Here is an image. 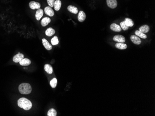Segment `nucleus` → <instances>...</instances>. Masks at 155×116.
I'll return each instance as SVG.
<instances>
[{"mask_svg": "<svg viewBox=\"0 0 155 116\" xmlns=\"http://www.w3.org/2000/svg\"><path fill=\"white\" fill-rule=\"evenodd\" d=\"M135 33L136 36H137L138 37H141L142 38H143V39H146L147 37V35L145 33H143L139 30L136 31Z\"/></svg>", "mask_w": 155, "mask_h": 116, "instance_id": "nucleus-22", "label": "nucleus"}, {"mask_svg": "<svg viewBox=\"0 0 155 116\" xmlns=\"http://www.w3.org/2000/svg\"><path fill=\"white\" fill-rule=\"evenodd\" d=\"M29 6L31 9H33V10H35V9H40L41 6L39 3L34 2V1H32L30 2L29 4Z\"/></svg>", "mask_w": 155, "mask_h": 116, "instance_id": "nucleus-5", "label": "nucleus"}, {"mask_svg": "<svg viewBox=\"0 0 155 116\" xmlns=\"http://www.w3.org/2000/svg\"><path fill=\"white\" fill-rule=\"evenodd\" d=\"M120 27H121V29H123V30H124V31H126L129 29V27L128 26H127L126 24H125L124 21L120 23Z\"/></svg>", "mask_w": 155, "mask_h": 116, "instance_id": "nucleus-26", "label": "nucleus"}, {"mask_svg": "<svg viewBox=\"0 0 155 116\" xmlns=\"http://www.w3.org/2000/svg\"><path fill=\"white\" fill-rule=\"evenodd\" d=\"M107 6L111 9H115L118 6L117 0H106Z\"/></svg>", "mask_w": 155, "mask_h": 116, "instance_id": "nucleus-3", "label": "nucleus"}, {"mask_svg": "<svg viewBox=\"0 0 155 116\" xmlns=\"http://www.w3.org/2000/svg\"><path fill=\"white\" fill-rule=\"evenodd\" d=\"M45 13L46 15L52 17L55 14V12L50 7H46L44 9Z\"/></svg>", "mask_w": 155, "mask_h": 116, "instance_id": "nucleus-8", "label": "nucleus"}, {"mask_svg": "<svg viewBox=\"0 0 155 116\" xmlns=\"http://www.w3.org/2000/svg\"><path fill=\"white\" fill-rule=\"evenodd\" d=\"M19 64L22 66H29L31 64V61L28 58H23L19 61Z\"/></svg>", "mask_w": 155, "mask_h": 116, "instance_id": "nucleus-12", "label": "nucleus"}, {"mask_svg": "<svg viewBox=\"0 0 155 116\" xmlns=\"http://www.w3.org/2000/svg\"><path fill=\"white\" fill-rule=\"evenodd\" d=\"M116 48L120 50H125L127 48L126 44L123 43H117L115 45Z\"/></svg>", "mask_w": 155, "mask_h": 116, "instance_id": "nucleus-20", "label": "nucleus"}, {"mask_svg": "<svg viewBox=\"0 0 155 116\" xmlns=\"http://www.w3.org/2000/svg\"><path fill=\"white\" fill-rule=\"evenodd\" d=\"M110 28L111 30L116 32H120L122 30L120 26L116 23H112L110 26Z\"/></svg>", "mask_w": 155, "mask_h": 116, "instance_id": "nucleus-9", "label": "nucleus"}, {"mask_svg": "<svg viewBox=\"0 0 155 116\" xmlns=\"http://www.w3.org/2000/svg\"><path fill=\"white\" fill-rule=\"evenodd\" d=\"M59 40H58V38L57 36H55L51 40V43L53 45H57L58 44H59Z\"/></svg>", "mask_w": 155, "mask_h": 116, "instance_id": "nucleus-25", "label": "nucleus"}, {"mask_svg": "<svg viewBox=\"0 0 155 116\" xmlns=\"http://www.w3.org/2000/svg\"><path fill=\"white\" fill-rule=\"evenodd\" d=\"M44 69L46 71V72L49 74H52L53 72L52 67L50 64H46L45 65Z\"/></svg>", "mask_w": 155, "mask_h": 116, "instance_id": "nucleus-15", "label": "nucleus"}, {"mask_svg": "<svg viewBox=\"0 0 155 116\" xmlns=\"http://www.w3.org/2000/svg\"><path fill=\"white\" fill-rule=\"evenodd\" d=\"M55 33V31L53 29L49 27L48 29H46V32H45V34L46 36L48 37H51L52 35H54Z\"/></svg>", "mask_w": 155, "mask_h": 116, "instance_id": "nucleus-16", "label": "nucleus"}, {"mask_svg": "<svg viewBox=\"0 0 155 116\" xmlns=\"http://www.w3.org/2000/svg\"><path fill=\"white\" fill-rule=\"evenodd\" d=\"M150 27L148 25H145L144 26H141L140 28H139V31L142 32L143 33H148L150 31Z\"/></svg>", "mask_w": 155, "mask_h": 116, "instance_id": "nucleus-14", "label": "nucleus"}, {"mask_svg": "<svg viewBox=\"0 0 155 116\" xmlns=\"http://www.w3.org/2000/svg\"><path fill=\"white\" fill-rule=\"evenodd\" d=\"M124 22L127 26L128 27H132L134 26V22L133 20L128 18H126L125 19Z\"/></svg>", "mask_w": 155, "mask_h": 116, "instance_id": "nucleus-21", "label": "nucleus"}, {"mask_svg": "<svg viewBox=\"0 0 155 116\" xmlns=\"http://www.w3.org/2000/svg\"><path fill=\"white\" fill-rule=\"evenodd\" d=\"M24 58V56L23 54L20 53H18L17 54H16L14 57L13 60L15 63H19V61Z\"/></svg>", "mask_w": 155, "mask_h": 116, "instance_id": "nucleus-7", "label": "nucleus"}, {"mask_svg": "<svg viewBox=\"0 0 155 116\" xmlns=\"http://www.w3.org/2000/svg\"><path fill=\"white\" fill-rule=\"evenodd\" d=\"M51 22V19L48 17H45L41 21V25L42 26L45 27Z\"/></svg>", "mask_w": 155, "mask_h": 116, "instance_id": "nucleus-18", "label": "nucleus"}, {"mask_svg": "<svg viewBox=\"0 0 155 116\" xmlns=\"http://www.w3.org/2000/svg\"><path fill=\"white\" fill-rule=\"evenodd\" d=\"M55 0H47V2L49 7H53V4L55 3Z\"/></svg>", "mask_w": 155, "mask_h": 116, "instance_id": "nucleus-27", "label": "nucleus"}, {"mask_svg": "<svg viewBox=\"0 0 155 116\" xmlns=\"http://www.w3.org/2000/svg\"><path fill=\"white\" fill-rule=\"evenodd\" d=\"M50 84L51 87L53 88H56L57 84V79L56 78H53L50 82Z\"/></svg>", "mask_w": 155, "mask_h": 116, "instance_id": "nucleus-24", "label": "nucleus"}, {"mask_svg": "<svg viewBox=\"0 0 155 116\" xmlns=\"http://www.w3.org/2000/svg\"><path fill=\"white\" fill-rule=\"evenodd\" d=\"M113 40L114 41L118 42V43H124L125 42V38L122 35H117L114 37Z\"/></svg>", "mask_w": 155, "mask_h": 116, "instance_id": "nucleus-6", "label": "nucleus"}, {"mask_svg": "<svg viewBox=\"0 0 155 116\" xmlns=\"http://www.w3.org/2000/svg\"><path fill=\"white\" fill-rule=\"evenodd\" d=\"M61 6V2L60 0H56L53 4V7L56 11H59Z\"/></svg>", "mask_w": 155, "mask_h": 116, "instance_id": "nucleus-17", "label": "nucleus"}, {"mask_svg": "<svg viewBox=\"0 0 155 116\" xmlns=\"http://www.w3.org/2000/svg\"><path fill=\"white\" fill-rule=\"evenodd\" d=\"M68 9L70 12L74 14H77L78 13V9L76 7H74L72 5L69 6L68 7Z\"/></svg>", "mask_w": 155, "mask_h": 116, "instance_id": "nucleus-19", "label": "nucleus"}, {"mask_svg": "<svg viewBox=\"0 0 155 116\" xmlns=\"http://www.w3.org/2000/svg\"><path fill=\"white\" fill-rule=\"evenodd\" d=\"M43 13H44V12H43V10L42 9H38L37 10V11H36V14H35L36 19L37 20H41L42 17L43 16Z\"/></svg>", "mask_w": 155, "mask_h": 116, "instance_id": "nucleus-11", "label": "nucleus"}, {"mask_svg": "<svg viewBox=\"0 0 155 116\" xmlns=\"http://www.w3.org/2000/svg\"><path fill=\"white\" fill-rule=\"evenodd\" d=\"M131 40L133 43L137 45H139L141 44L142 41L139 37L136 35H131Z\"/></svg>", "mask_w": 155, "mask_h": 116, "instance_id": "nucleus-4", "label": "nucleus"}, {"mask_svg": "<svg viewBox=\"0 0 155 116\" xmlns=\"http://www.w3.org/2000/svg\"><path fill=\"white\" fill-rule=\"evenodd\" d=\"M56 115H57V112L55 109L51 108L48 111V116H56Z\"/></svg>", "mask_w": 155, "mask_h": 116, "instance_id": "nucleus-23", "label": "nucleus"}, {"mask_svg": "<svg viewBox=\"0 0 155 116\" xmlns=\"http://www.w3.org/2000/svg\"><path fill=\"white\" fill-rule=\"evenodd\" d=\"M19 91L22 94H29L32 92V88L29 83H23L19 86Z\"/></svg>", "mask_w": 155, "mask_h": 116, "instance_id": "nucleus-2", "label": "nucleus"}, {"mask_svg": "<svg viewBox=\"0 0 155 116\" xmlns=\"http://www.w3.org/2000/svg\"><path fill=\"white\" fill-rule=\"evenodd\" d=\"M42 44H43L44 47L47 50H51L52 49V45L50 44V43L45 38L42 39Z\"/></svg>", "mask_w": 155, "mask_h": 116, "instance_id": "nucleus-10", "label": "nucleus"}, {"mask_svg": "<svg viewBox=\"0 0 155 116\" xmlns=\"http://www.w3.org/2000/svg\"><path fill=\"white\" fill-rule=\"evenodd\" d=\"M86 18V15L84 12L83 11H80L79 12L78 16V19L79 20V21L80 22H83Z\"/></svg>", "mask_w": 155, "mask_h": 116, "instance_id": "nucleus-13", "label": "nucleus"}, {"mask_svg": "<svg viewBox=\"0 0 155 116\" xmlns=\"http://www.w3.org/2000/svg\"><path fill=\"white\" fill-rule=\"evenodd\" d=\"M18 105L20 108L28 111L32 107V104L30 101L25 98H22L18 100Z\"/></svg>", "mask_w": 155, "mask_h": 116, "instance_id": "nucleus-1", "label": "nucleus"}]
</instances>
